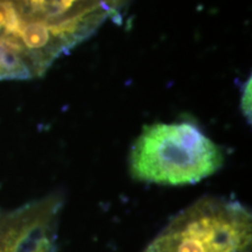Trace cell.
<instances>
[{
	"label": "cell",
	"mask_w": 252,
	"mask_h": 252,
	"mask_svg": "<svg viewBox=\"0 0 252 252\" xmlns=\"http://www.w3.org/2000/svg\"><path fill=\"white\" fill-rule=\"evenodd\" d=\"M223 165L222 149L189 122L144 126L128 157L135 181L162 186L197 184Z\"/></svg>",
	"instance_id": "cell-1"
},
{
	"label": "cell",
	"mask_w": 252,
	"mask_h": 252,
	"mask_svg": "<svg viewBox=\"0 0 252 252\" xmlns=\"http://www.w3.org/2000/svg\"><path fill=\"white\" fill-rule=\"evenodd\" d=\"M252 215L238 201L204 196L186 208L143 252H251Z\"/></svg>",
	"instance_id": "cell-2"
},
{
	"label": "cell",
	"mask_w": 252,
	"mask_h": 252,
	"mask_svg": "<svg viewBox=\"0 0 252 252\" xmlns=\"http://www.w3.org/2000/svg\"><path fill=\"white\" fill-rule=\"evenodd\" d=\"M32 24L46 30L69 53L117 18L128 0H17Z\"/></svg>",
	"instance_id": "cell-3"
},
{
	"label": "cell",
	"mask_w": 252,
	"mask_h": 252,
	"mask_svg": "<svg viewBox=\"0 0 252 252\" xmlns=\"http://www.w3.org/2000/svg\"><path fill=\"white\" fill-rule=\"evenodd\" d=\"M2 80H14L11 69L8 68L7 63L0 58V81Z\"/></svg>",
	"instance_id": "cell-4"
}]
</instances>
